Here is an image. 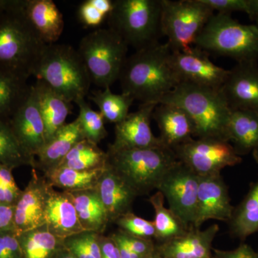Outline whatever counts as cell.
Wrapping results in <instances>:
<instances>
[{
    "label": "cell",
    "mask_w": 258,
    "mask_h": 258,
    "mask_svg": "<svg viewBox=\"0 0 258 258\" xmlns=\"http://www.w3.org/2000/svg\"><path fill=\"white\" fill-rule=\"evenodd\" d=\"M168 42L154 44L128 56L119 76L122 93L142 104L157 103L179 85Z\"/></svg>",
    "instance_id": "6da1fadb"
},
{
    "label": "cell",
    "mask_w": 258,
    "mask_h": 258,
    "mask_svg": "<svg viewBox=\"0 0 258 258\" xmlns=\"http://www.w3.org/2000/svg\"><path fill=\"white\" fill-rule=\"evenodd\" d=\"M159 103L174 105L184 109L193 120L195 139L229 142L228 125L232 111L221 90L181 83Z\"/></svg>",
    "instance_id": "7a4b0ae2"
},
{
    "label": "cell",
    "mask_w": 258,
    "mask_h": 258,
    "mask_svg": "<svg viewBox=\"0 0 258 258\" xmlns=\"http://www.w3.org/2000/svg\"><path fill=\"white\" fill-rule=\"evenodd\" d=\"M32 76L71 103L86 98L92 84L79 51L66 44L45 45Z\"/></svg>",
    "instance_id": "3957f363"
},
{
    "label": "cell",
    "mask_w": 258,
    "mask_h": 258,
    "mask_svg": "<svg viewBox=\"0 0 258 258\" xmlns=\"http://www.w3.org/2000/svg\"><path fill=\"white\" fill-rule=\"evenodd\" d=\"M107 155V165L138 196L157 189L161 178L178 161L174 151L165 147L108 149Z\"/></svg>",
    "instance_id": "277c9868"
},
{
    "label": "cell",
    "mask_w": 258,
    "mask_h": 258,
    "mask_svg": "<svg viewBox=\"0 0 258 258\" xmlns=\"http://www.w3.org/2000/svg\"><path fill=\"white\" fill-rule=\"evenodd\" d=\"M45 44L25 18L18 0L0 16V66L32 76Z\"/></svg>",
    "instance_id": "5b68a950"
},
{
    "label": "cell",
    "mask_w": 258,
    "mask_h": 258,
    "mask_svg": "<svg viewBox=\"0 0 258 258\" xmlns=\"http://www.w3.org/2000/svg\"><path fill=\"white\" fill-rule=\"evenodd\" d=\"M195 47L237 62H258V26L244 25L231 15L217 13L200 34Z\"/></svg>",
    "instance_id": "8992f818"
},
{
    "label": "cell",
    "mask_w": 258,
    "mask_h": 258,
    "mask_svg": "<svg viewBox=\"0 0 258 258\" xmlns=\"http://www.w3.org/2000/svg\"><path fill=\"white\" fill-rule=\"evenodd\" d=\"M161 0H115L108 28L136 50L158 43L161 36Z\"/></svg>",
    "instance_id": "52a82bcc"
},
{
    "label": "cell",
    "mask_w": 258,
    "mask_h": 258,
    "mask_svg": "<svg viewBox=\"0 0 258 258\" xmlns=\"http://www.w3.org/2000/svg\"><path fill=\"white\" fill-rule=\"evenodd\" d=\"M128 45L110 28L97 29L81 39L79 51L93 84L111 87L119 79Z\"/></svg>",
    "instance_id": "ba28073f"
},
{
    "label": "cell",
    "mask_w": 258,
    "mask_h": 258,
    "mask_svg": "<svg viewBox=\"0 0 258 258\" xmlns=\"http://www.w3.org/2000/svg\"><path fill=\"white\" fill-rule=\"evenodd\" d=\"M161 1V34L167 37L171 51L191 50L215 12L202 0Z\"/></svg>",
    "instance_id": "9c48e42d"
},
{
    "label": "cell",
    "mask_w": 258,
    "mask_h": 258,
    "mask_svg": "<svg viewBox=\"0 0 258 258\" xmlns=\"http://www.w3.org/2000/svg\"><path fill=\"white\" fill-rule=\"evenodd\" d=\"M176 159L199 176L217 175L242 159L230 142L213 139H191L174 149Z\"/></svg>",
    "instance_id": "30bf717a"
},
{
    "label": "cell",
    "mask_w": 258,
    "mask_h": 258,
    "mask_svg": "<svg viewBox=\"0 0 258 258\" xmlns=\"http://www.w3.org/2000/svg\"><path fill=\"white\" fill-rule=\"evenodd\" d=\"M200 176L178 160L161 178L157 190L164 195L169 209L188 229H194Z\"/></svg>",
    "instance_id": "8fae6325"
},
{
    "label": "cell",
    "mask_w": 258,
    "mask_h": 258,
    "mask_svg": "<svg viewBox=\"0 0 258 258\" xmlns=\"http://www.w3.org/2000/svg\"><path fill=\"white\" fill-rule=\"evenodd\" d=\"M171 64L179 84L189 83L215 90L221 89L230 72L214 63L206 51L197 47L185 52L172 51Z\"/></svg>",
    "instance_id": "7c38bea8"
},
{
    "label": "cell",
    "mask_w": 258,
    "mask_h": 258,
    "mask_svg": "<svg viewBox=\"0 0 258 258\" xmlns=\"http://www.w3.org/2000/svg\"><path fill=\"white\" fill-rule=\"evenodd\" d=\"M157 105L141 104L137 111L129 113L124 119L115 124L114 141L108 146V149L117 151L165 147L159 137L154 135L151 127L153 112Z\"/></svg>",
    "instance_id": "4fadbf2b"
},
{
    "label": "cell",
    "mask_w": 258,
    "mask_h": 258,
    "mask_svg": "<svg viewBox=\"0 0 258 258\" xmlns=\"http://www.w3.org/2000/svg\"><path fill=\"white\" fill-rule=\"evenodd\" d=\"M234 208L221 174L200 176L194 229L201 228L210 220L228 222Z\"/></svg>",
    "instance_id": "5bb4252c"
},
{
    "label": "cell",
    "mask_w": 258,
    "mask_h": 258,
    "mask_svg": "<svg viewBox=\"0 0 258 258\" xmlns=\"http://www.w3.org/2000/svg\"><path fill=\"white\" fill-rule=\"evenodd\" d=\"M10 122L23 150L32 159H36L46 143V137L45 124L33 86H31L28 97L10 118Z\"/></svg>",
    "instance_id": "9a60e30c"
},
{
    "label": "cell",
    "mask_w": 258,
    "mask_h": 258,
    "mask_svg": "<svg viewBox=\"0 0 258 258\" xmlns=\"http://www.w3.org/2000/svg\"><path fill=\"white\" fill-rule=\"evenodd\" d=\"M220 90L231 111L258 113V62H237Z\"/></svg>",
    "instance_id": "2e32d148"
},
{
    "label": "cell",
    "mask_w": 258,
    "mask_h": 258,
    "mask_svg": "<svg viewBox=\"0 0 258 258\" xmlns=\"http://www.w3.org/2000/svg\"><path fill=\"white\" fill-rule=\"evenodd\" d=\"M32 169L31 179L14 205V227L18 235L45 225V209L49 184Z\"/></svg>",
    "instance_id": "e0dca14e"
},
{
    "label": "cell",
    "mask_w": 258,
    "mask_h": 258,
    "mask_svg": "<svg viewBox=\"0 0 258 258\" xmlns=\"http://www.w3.org/2000/svg\"><path fill=\"white\" fill-rule=\"evenodd\" d=\"M45 225L50 233L62 240L85 232L69 192L56 191L50 184L45 203Z\"/></svg>",
    "instance_id": "ac0fdd59"
},
{
    "label": "cell",
    "mask_w": 258,
    "mask_h": 258,
    "mask_svg": "<svg viewBox=\"0 0 258 258\" xmlns=\"http://www.w3.org/2000/svg\"><path fill=\"white\" fill-rule=\"evenodd\" d=\"M19 7L45 45L57 42L64 30L63 15L52 0H18Z\"/></svg>",
    "instance_id": "d6986e66"
},
{
    "label": "cell",
    "mask_w": 258,
    "mask_h": 258,
    "mask_svg": "<svg viewBox=\"0 0 258 258\" xmlns=\"http://www.w3.org/2000/svg\"><path fill=\"white\" fill-rule=\"evenodd\" d=\"M152 118L159 127V139L164 147L174 148L195 139L193 120L186 111L179 106L159 103L153 112Z\"/></svg>",
    "instance_id": "ffe728a7"
},
{
    "label": "cell",
    "mask_w": 258,
    "mask_h": 258,
    "mask_svg": "<svg viewBox=\"0 0 258 258\" xmlns=\"http://www.w3.org/2000/svg\"><path fill=\"white\" fill-rule=\"evenodd\" d=\"M110 222L132 212L137 192L107 165L96 188Z\"/></svg>",
    "instance_id": "44dd1931"
},
{
    "label": "cell",
    "mask_w": 258,
    "mask_h": 258,
    "mask_svg": "<svg viewBox=\"0 0 258 258\" xmlns=\"http://www.w3.org/2000/svg\"><path fill=\"white\" fill-rule=\"evenodd\" d=\"M219 230L217 224L204 230L190 229L184 235L160 243L155 251L164 258H210L212 242Z\"/></svg>",
    "instance_id": "7402d4cb"
},
{
    "label": "cell",
    "mask_w": 258,
    "mask_h": 258,
    "mask_svg": "<svg viewBox=\"0 0 258 258\" xmlns=\"http://www.w3.org/2000/svg\"><path fill=\"white\" fill-rule=\"evenodd\" d=\"M83 139L78 118L71 123H66L45 143L37 154L34 169H39L44 174L55 169L72 148Z\"/></svg>",
    "instance_id": "603a6c76"
},
{
    "label": "cell",
    "mask_w": 258,
    "mask_h": 258,
    "mask_svg": "<svg viewBox=\"0 0 258 258\" xmlns=\"http://www.w3.org/2000/svg\"><path fill=\"white\" fill-rule=\"evenodd\" d=\"M33 87L45 124L47 142L66 124V118L72 112L73 105L42 80L37 79Z\"/></svg>",
    "instance_id": "cb8c5ba5"
},
{
    "label": "cell",
    "mask_w": 258,
    "mask_h": 258,
    "mask_svg": "<svg viewBox=\"0 0 258 258\" xmlns=\"http://www.w3.org/2000/svg\"><path fill=\"white\" fill-rule=\"evenodd\" d=\"M30 76L0 66V119L9 120L30 93Z\"/></svg>",
    "instance_id": "d4e9b609"
},
{
    "label": "cell",
    "mask_w": 258,
    "mask_h": 258,
    "mask_svg": "<svg viewBox=\"0 0 258 258\" xmlns=\"http://www.w3.org/2000/svg\"><path fill=\"white\" fill-rule=\"evenodd\" d=\"M72 198L80 223L86 232L102 235L109 223L96 189L68 191Z\"/></svg>",
    "instance_id": "484cf974"
},
{
    "label": "cell",
    "mask_w": 258,
    "mask_h": 258,
    "mask_svg": "<svg viewBox=\"0 0 258 258\" xmlns=\"http://www.w3.org/2000/svg\"><path fill=\"white\" fill-rule=\"evenodd\" d=\"M229 142L239 156L246 155L258 148V113L236 110L231 113L228 125Z\"/></svg>",
    "instance_id": "4316f807"
},
{
    "label": "cell",
    "mask_w": 258,
    "mask_h": 258,
    "mask_svg": "<svg viewBox=\"0 0 258 258\" xmlns=\"http://www.w3.org/2000/svg\"><path fill=\"white\" fill-rule=\"evenodd\" d=\"M227 223L230 235L241 240L258 232V179L251 183L247 195L234 208Z\"/></svg>",
    "instance_id": "83f0119b"
},
{
    "label": "cell",
    "mask_w": 258,
    "mask_h": 258,
    "mask_svg": "<svg viewBox=\"0 0 258 258\" xmlns=\"http://www.w3.org/2000/svg\"><path fill=\"white\" fill-rule=\"evenodd\" d=\"M23 258H55L64 248L63 240L52 235L45 225L18 235Z\"/></svg>",
    "instance_id": "f1b7e54d"
},
{
    "label": "cell",
    "mask_w": 258,
    "mask_h": 258,
    "mask_svg": "<svg viewBox=\"0 0 258 258\" xmlns=\"http://www.w3.org/2000/svg\"><path fill=\"white\" fill-rule=\"evenodd\" d=\"M106 166L91 170H75L59 166L45 173L43 176L51 186H55L62 191L93 189H96Z\"/></svg>",
    "instance_id": "f546056e"
},
{
    "label": "cell",
    "mask_w": 258,
    "mask_h": 258,
    "mask_svg": "<svg viewBox=\"0 0 258 258\" xmlns=\"http://www.w3.org/2000/svg\"><path fill=\"white\" fill-rule=\"evenodd\" d=\"M149 202L155 213L153 221L156 230L155 239L160 243L184 235L189 230L174 212L164 206L165 199L160 191L152 195Z\"/></svg>",
    "instance_id": "4dcf8cb0"
},
{
    "label": "cell",
    "mask_w": 258,
    "mask_h": 258,
    "mask_svg": "<svg viewBox=\"0 0 258 258\" xmlns=\"http://www.w3.org/2000/svg\"><path fill=\"white\" fill-rule=\"evenodd\" d=\"M108 155L98 144L83 139L67 154L60 165L75 170H91L106 166ZM57 168V167H56Z\"/></svg>",
    "instance_id": "1f68e13d"
},
{
    "label": "cell",
    "mask_w": 258,
    "mask_h": 258,
    "mask_svg": "<svg viewBox=\"0 0 258 258\" xmlns=\"http://www.w3.org/2000/svg\"><path fill=\"white\" fill-rule=\"evenodd\" d=\"M36 160L29 157L15 137L10 119H0V164L10 169L22 166H35Z\"/></svg>",
    "instance_id": "d6a6232c"
},
{
    "label": "cell",
    "mask_w": 258,
    "mask_h": 258,
    "mask_svg": "<svg viewBox=\"0 0 258 258\" xmlns=\"http://www.w3.org/2000/svg\"><path fill=\"white\" fill-rule=\"evenodd\" d=\"M90 99L98 107L105 120L115 124L128 115L130 107L134 101L132 97L125 93H113L110 87L103 88V91H94Z\"/></svg>",
    "instance_id": "836d02e7"
},
{
    "label": "cell",
    "mask_w": 258,
    "mask_h": 258,
    "mask_svg": "<svg viewBox=\"0 0 258 258\" xmlns=\"http://www.w3.org/2000/svg\"><path fill=\"white\" fill-rule=\"evenodd\" d=\"M76 105L79 108V120L81 131L84 139L98 144L108 135L105 119L99 111L93 110L85 98L78 100Z\"/></svg>",
    "instance_id": "e575fe53"
},
{
    "label": "cell",
    "mask_w": 258,
    "mask_h": 258,
    "mask_svg": "<svg viewBox=\"0 0 258 258\" xmlns=\"http://www.w3.org/2000/svg\"><path fill=\"white\" fill-rule=\"evenodd\" d=\"M112 0H86L80 5L78 17L85 28H97L108 19L113 10Z\"/></svg>",
    "instance_id": "d590c367"
},
{
    "label": "cell",
    "mask_w": 258,
    "mask_h": 258,
    "mask_svg": "<svg viewBox=\"0 0 258 258\" xmlns=\"http://www.w3.org/2000/svg\"><path fill=\"white\" fill-rule=\"evenodd\" d=\"M99 234L85 232L63 240L66 248L77 258H101Z\"/></svg>",
    "instance_id": "8d00e7d4"
},
{
    "label": "cell",
    "mask_w": 258,
    "mask_h": 258,
    "mask_svg": "<svg viewBox=\"0 0 258 258\" xmlns=\"http://www.w3.org/2000/svg\"><path fill=\"white\" fill-rule=\"evenodd\" d=\"M120 230L134 237L152 240L155 239L156 230L154 222L137 216L133 212L125 214L114 222Z\"/></svg>",
    "instance_id": "74e56055"
},
{
    "label": "cell",
    "mask_w": 258,
    "mask_h": 258,
    "mask_svg": "<svg viewBox=\"0 0 258 258\" xmlns=\"http://www.w3.org/2000/svg\"><path fill=\"white\" fill-rule=\"evenodd\" d=\"M0 258H23L18 235L15 230L0 232Z\"/></svg>",
    "instance_id": "f35d334b"
},
{
    "label": "cell",
    "mask_w": 258,
    "mask_h": 258,
    "mask_svg": "<svg viewBox=\"0 0 258 258\" xmlns=\"http://www.w3.org/2000/svg\"><path fill=\"white\" fill-rule=\"evenodd\" d=\"M214 12L220 14L231 15L235 12H243L247 14L248 0H202Z\"/></svg>",
    "instance_id": "ab89813d"
},
{
    "label": "cell",
    "mask_w": 258,
    "mask_h": 258,
    "mask_svg": "<svg viewBox=\"0 0 258 258\" xmlns=\"http://www.w3.org/2000/svg\"><path fill=\"white\" fill-rule=\"evenodd\" d=\"M119 232L131 250L142 256V257H151L155 252L156 247L153 243L152 240L134 237L120 230Z\"/></svg>",
    "instance_id": "60d3db41"
},
{
    "label": "cell",
    "mask_w": 258,
    "mask_h": 258,
    "mask_svg": "<svg viewBox=\"0 0 258 258\" xmlns=\"http://www.w3.org/2000/svg\"><path fill=\"white\" fill-rule=\"evenodd\" d=\"M215 258H258V254L249 244L241 243L232 250L215 251Z\"/></svg>",
    "instance_id": "b9f144b4"
},
{
    "label": "cell",
    "mask_w": 258,
    "mask_h": 258,
    "mask_svg": "<svg viewBox=\"0 0 258 258\" xmlns=\"http://www.w3.org/2000/svg\"><path fill=\"white\" fill-rule=\"evenodd\" d=\"M15 230L14 206L0 203V232Z\"/></svg>",
    "instance_id": "7bdbcfd3"
},
{
    "label": "cell",
    "mask_w": 258,
    "mask_h": 258,
    "mask_svg": "<svg viewBox=\"0 0 258 258\" xmlns=\"http://www.w3.org/2000/svg\"><path fill=\"white\" fill-rule=\"evenodd\" d=\"M98 240L101 247V258H120L116 244L111 237L99 235Z\"/></svg>",
    "instance_id": "ee69618b"
},
{
    "label": "cell",
    "mask_w": 258,
    "mask_h": 258,
    "mask_svg": "<svg viewBox=\"0 0 258 258\" xmlns=\"http://www.w3.org/2000/svg\"><path fill=\"white\" fill-rule=\"evenodd\" d=\"M111 237L116 244L117 247L119 251L120 258H144L131 250L123 239L122 238L119 231L112 234Z\"/></svg>",
    "instance_id": "f6af8a7d"
},
{
    "label": "cell",
    "mask_w": 258,
    "mask_h": 258,
    "mask_svg": "<svg viewBox=\"0 0 258 258\" xmlns=\"http://www.w3.org/2000/svg\"><path fill=\"white\" fill-rule=\"evenodd\" d=\"M0 184L11 187H18L13 175V169L0 164Z\"/></svg>",
    "instance_id": "bcb514c9"
},
{
    "label": "cell",
    "mask_w": 258,
    "mask_h": 258,
    "mask_svg": "<svg viewBox=\"0 0 258 258\" xmlns=\"http://www.w3.org/2000/svg\"><path fill=\"white\" fill-rule=\"evenodd\" d=\"M247 15L258 26V0H248V10Z\"/></svg>",
    "instance_id": "7dc6e473"
},
{
    "label": "cell",
    "mask_w": 258,
    "mask_h": 258,
    "mask_svg": "<svg viewBox=\"0 0 258 258\" xmlns=\"http://www.w3.org/2000/svg\"><path fill=\"white\" fill-rule=\"evenodd\" d=\"M55 258H77L75 257L74 254L71 253L70 251L68 250L66 248V247H64L62 250L60 251V253L57 254V257Z\"/></svg>",
    "instance_id": "c3c4849f"
},
{
    "label": "cell",
    "mask_w": 258,
    "mask_h": 258,
    "mask_svg": "<svg viewBox=\"0 0 258 258\" xmlns=\"http://www.w3.org/2000/svg\"><path fill=\"white\" fill-rule=\"evenodd\" d=\"M10 0H0V16L9 8Z\"/></svg>",
    "instance_id": "681fc988"
},
{
    "label": "cell",
    "mask_w": 258,
    "mask_h": 258,
    "mask_svg": "<svg viewBox=\"0 0 258 258\" xmlns=\"http://www.w3.org/2000/svg\"><path fill=\"white\" fill-rule=\"evenodd\" d=\"M252 156H253L254 161L258 164V148L252 152Z\"/></svg>",
    "instance_id": "f907efd6"
},
{
    "label": "cell",
    "mask_w": 258,
    "mask_h": 258,
    "mask_svg": "<svg viewBox=\"0 0 258 258\" xmlns=\"http://www.w3.org/2000/svg\"><path fill=\"white\" fill-rule=\"evenodd\" d=\"M153 258H164V257H161V256L159 255V254H154V255H153Z\"/></svg>",
    "instance_id": "816d5d0a"
},
{
    "label": "cell",
    "mask_w": 258,
    "mask_h": 258,
    "mask_svg": "<svg viewBox=\"0 0 258 258\" xmlns=\"http://www.w3.org/2000/svg\"><path fill=\"white\" fill-rule=\"evenodd\" d=\"M153 255H154V254H153ZM153 255L151 256V257H147V258H153Z\"/></svg>",
    "instance_id": "f5cc1de1"
},
{
    "label": "cell",
    "mask_w": 258,
    "mask_h": 258,
    "mask_svg": "<svg viewBox=\"0 0 258 258\" xmlns=\"http://www.w3.org/2000/svg\"><path fill=\"white\" fill-rule=\"evenodd\" d=\"M257 252V254H258V252Z\"/></svg>",
    "instance_id": "db71d44e"
}]
</instances>
